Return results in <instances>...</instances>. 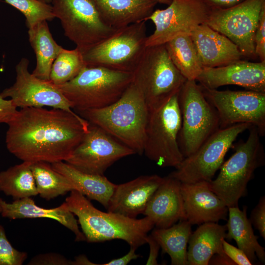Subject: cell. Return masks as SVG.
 I'll return each mask as SVG.
<instances>
[{
    "instance_id": "277c9868",
    "label": "cell",
    "mask_w": 265,
    "mask_h": 265,
    "mask_svg": "<svg viewBox=\"0 0 265 265\" xmlns=\"http://www.w3.org/2000/svg\"><path fill=\"white\" fill-rule=\"evenodd\" d=\"M133 80V73L85 66L70 81L57 85L78 111L99 108L117 101Z\"/></svg>"
},
{
    "instance_id": "5b68a950",
    "label": "cell",
    "mask_w": 265,
    "mask_h": 265,
    "mask_svg": "<svg viewBox=\"0 0 265 265\" xmlns=\"http://www.w3.org/2000/svg\"><path fill=\"white\" fill-rule=\"evenodd\" d=\"M246 140L238 144L235 152L220 167L216 179L209 182L211 189L228 208L238 206L247 193V185L256 169L265 164V153L256 127L249 129Z\"/></svg>"
},
{
    "instance_id": "603a6c76",
    "label": "cell",
    "mask_w": 265,
    "mask_h": 265,
    "mask_svg": "<svg viewBox=\"0 0 265 265\" xmlns=\"http://www.w3.org/2000/svg\"><path fill=\"white\" fill-rule=\"evenodd\" d=\"M105 22L115 29L145 21L157 0H93Z\"/></svg>"
},
{
    "instance_id": "4dcf8cb0",
    "label": "cell",
    "mask_w": 265,
    "mask_h": 265,
    "mask_svg": "<svg viewBox=\"0 0 265 265\" xmlns=\"http://www.w3.org/2000/svg\"><path fill=\"white\" fill-rule=\"evenodd\" d=\"M30 168L38 194L47 200L76 190L73 184L55 170L51 163L44 161L31 162Z\"/></svg>"
},
{
    "instance_id": "ee69618b",
    "label": "cell",
    "mask_w": 265,
    "mask_h": 265,
    "mask_svg": "<svg viewBox=\"0 0 265 265\" xmlns=\"http://www.w3.org/2000/svg\"><path fill=\"white\" fill-rule=\"evenodd\" d=\"M98 265L90 262L85 255H80L75 258L73 261V265Z\"/></svg>"
},
{
    "instance_id": "7c38bea8",
    "label": "cell",
    "mask_w": 265,
    "mask_h": 265,
    "mask_svg": "<svg viewBox=\"0 0 265 265\" xmlns=\"http://www.w3.org/2000/svg\"><path fill=\"white\" fill-rule=\"evenodd\" d=\"M201 87L205 96L217 112L220 129L248 123L257 128L261 136L265 135V93Z\"/></svg>"
},
{
    "instance_id": "4316f807",
    "label": "cell",
    "mask_w": 265,
    "mask_h": 265,
    "mask_svg": "<svg viewBox=\"0 0 265 265\" xmlns=\"http://www.w3.org/2000/svg\"><path fill=\"white\" fill-rule=\"evenodd\" d=\"M28 34L36 58L32 74L39 79L50 80L53 62L63 48L53 39L47 21L39 22L29 28Z\"/></svg>"
},
{
    "instance_id": "9c48e42d",
    "label": "cell",
    "mask_w": 265,
    "mask_h": 265,
    "mask_svg": "<svg viewBox=\"0 0 265 265\" xmlns=\"http://www.w3.org/2000/svg\"><path fill=\"white\" fill-rule=\"evenodd\" d=\"M179 93L159 107L149 111L145 131L143 153L162 167H177L184 157L178 136L182 117Z\"/></svg>"
},
{
    "instance_id": "d4e9b609",
    "label": "cell",
    "mask_w": 265,
    "mask_h": 265,
    "mask_svg": "<svg viewBox=\"0 0 265 265\" xmlns=\"http://www.w3.org/2000/svg\"><path fill=\"white\" fill-rule=\"evenodd\" d=\"M53 168L67 178L78 191L87 198L95 200L107 209L117 185L104 175L82 172L65 161L51 163Z\"/></svg>"
},
{
    "instance_id": "6da1fadb",
    "label": "cell",
    "mask_w": 265,
    "mask_h": 265,
    "mask_svg": "<svg viewBox=\"0 0 265 265\" xmlns=\"http://www.w3.org/2000/svg\"><path fill=\"white\" fill-rule=\"evenodd\" d=\"M5 144L23 161H65L87 131L89 123L76 113L53 108L18 110L8 124Z\"/></svg>"
},
{
    "instance_id": "3957f363",
    "label": "cell",
    "mask_w": 265,
    "mask_h": 265,
    "mask_svg": "<svg viewBox=\"0 0 265 265\" xmlns=\"http://www.w3.org/2000/svg\"><path fill=\"white\" fill-rule=\"evenodd\" d=\"M65 202L68 209L78 217L88 242L121 239L130 247L137 249L147 243L148 233L155 226L147 216L136 219L101 211L86 197L76 190L71 191Z\"/></svg>"
},
{
    "instance_id": "83f0119b",
    "label": "cell",
    "mask_w": 265,
    "mask_h": 265,
    "mask_svg": "<svg viewBox=\"0 0 265 265\" xmlns=\"http://www.w3.org/2000/svg\"><path fill=\"white\" fill-rule=\"evenodd\" d=\"M191 233V224L186 220H182L168 228H156L151 235L159 243L162 253L169 255L172 265H188L187 246Z\"/></svg>"
},
{
    "instance_id": "ab89813d",
    "label": "cell",
    "mask_w": 265,
    "mask_h": 265,
    "mask_svg": "<svg viewBox=\"0 0 265 265\" xmlns=\"http://www.w3.org/2000/svg\"><path fill=\"white\" fill-rule=\"evenodd\" d=\"M146 241L149 245L150 253L146 264L147 265H158L157 258L160 248L159 245L151 235H148Z\"/></svg>"
},
{
    "instance_id": "ba28073f",
    "label": "cell",
    "mask_w": 265,
    "mask_h": 265,
    "mask_svg": "<svg viewBox=\"0 0 265 265\" xmlns=\"http://www.w3.org/2000/svg\"><path fill=\"white\" fill-rule=\"evenodd\" d=\"M146 22L118 29L109 37L81 52L85 65L132 73L147 47Z\"/></svg>"
},
{
    "instance_id": "44dd1931",
    "label": "cell",
    "mask_w": 265,
    "mask_h": 265,
    "mask_svg": "<svg viewBox=\"0 0 265 265\" xmlns=\"http://www.w3.org/2000/svg\"><path fill=\"white\" fill-rule=\"evenodd\" d=\"M190 36L203 67L225 66L243 57L236 44L206 24L197 26Z\"/></svg>"
},
{
    "instance_id": "d6986e66",
    "label": "cell",
    "mask_w": 265,
    "mask_h": 265,
    "mask_svg": "<svg viewBox=\"0 0 265 265\" xmlns=\"http://www.w3.org/2000/svg\"><path fill=\"white\" fill-rule=\"evenodd\" d=\"M164 178L157 175L141 176L117 185L109 200L107 212L135 218L138 215L143 214Z\"/></svg>"
},
{
    "instance_id": "ac0fdd59",
    "label": "cell",
    "mask_w": 265,
    "mask_h": 265,
    "mask_svg": "<svg viewBox=\"0 0 265 265\" xmlns=\"http://www.w3.org/2000/svg\"><path fill=\"white\" fill-rule=\"evenodd\" d=\"M186 219L191 225L227 220L228 208L211 189L209 182L181 183Z\"/></svg>"
},
{
    "instance_id": "30bf717a",
    "label": "cell",
    "mask_w": 265,
    "mask_h": 265,
    "mask_svg": "<svg viewBox=\"0 0 265 265\" xmlns=\"http://www.w3.org/2000/svg\"><path fill=\"white\" fill-rule=\"evenodd\" d=\"M55 18L64 35L82 52L112 34L116 30L102 18L93 0H52Z\"/></svg>"
},
{
    "instance_id": "4fadbf2b",
    "label": "cell",
    "mask_w": 265,
    "mask_h": 265,
    "mask_svg": "<svg viewBox=\"0 0 265 265\" xmlns=\"http://www.w3.org/2000/svg\"><path fill=\"white\" fill-rule=\"evenodd\" d=\"M211 8L201 0H172L164 9L154 10L146 19L154 24L147 36L146 47L165 44L183 35H190L198 26L206 24Z\"/></svg>"
},
{
    "instance_id": "e0dca14e",
    "label": "cell",
    "mask_w": 265,
    "mask_h": 265,
    "mask_svg": "<svg viewBox=\"0 0 265 265\" xmlns=\"http://www.w3.org/2000/svg\"><path fill=\"white\" fill-rule=\"evenodd\" d=\"M196 81L209 89L235 85L265 93V61L253 62L241 59L223 66L203 67Z\"/></svg>"
},
{
    "instance_id": "bcb514c9",
    "label": "cell",
    "mask_w": 265,
    "mask_h": 265,
    "mask_svg": "<svg viewBox=\"0 0 265 265\" xmlns=\"http://www.w3.org/2000/svg\"><path fill=\"white\" fill-rule=\"evenodd\" d=\"M45 3L50 4L52 2V0H39Z\"/></svg>"
},
{
    "instance_id": "9a60e30c",
    "label": "cell",
    "mask_w": 265,
    "mask_h": 265,
    "mask_svg": "<svg viewBox=\"0 0 265 265\" xmlns=\"http://www.w3.org/2000/svg\"><path fill=\"white\" fill-rule=\"evenodd\" d=\"M134 154L104 130L89 123L87 131L65 162L82 172L104 175L115 162Z\"/></svg>"
},
{
    "instance_id": "b9f144b4",
    "label": "cell",
    "mask_w": 265,
    "mask_h": 265,
    "mask_svg": "<svg viewBox=\"0 0 265 265\" xmlns=\"http://www.w3.org/2000/svg\"><path fill=\"white\" fill-rule=\"evenodd\" d=\"M136 248L131 247L129 252L123 256L113 259L109 262L103 264V265H126L132 260L137 259L140 255L135 253Z\"/></svg>"
},
{
    "instance_id": "8992f818",
    "label": "cell",
    "mask_w": 265,
    "mask_h": 265,
    "mask_svg": "<svg viewBox=\"0 0 265 265\" xmlns=\"http://www.w3.org/2000/svg\"><path fill=\"white\" fill-rule=\"evenodd\" d=\"M133 73L149 111L179 92L186 81L172 62L164 44L147 47Z\"/></svg>"
},
{
    "instance_id": "ffe728a7",
    "label": "cell",
    "mask_w": 265,
    "mask_h": 265,
    "mask_svg": "<svg viewBox=\"0 0 265 265\" xmlns=\"http://www.w3.org/2000/svg\"><path fill=\"white\" fill-rule=\"evenodd\" d=\"M181 184L174 178L164 177L148 203L143 214L156 228H168L180 220H186Z\"/></svg>"
},
{
    "instance_id": "74e56055",
    "label": "cell",
    "mask_w": 265,
    "mask_h": 265,
    "mask_svg": "<svg viewBox=\"0 0 265 265\" xmlns=\"http://www.w3.org/2000/svg\"><path fill=\"white\" fill-rule=\"evenodd\" d=\"M222 246L226 255L234 262L236 265H253L243 251L230 244L225 239L223 240Z\"/></svg>"
},
{
    "instance_id": "d6a6232c",
    "label": "cell",
    "mask_w": 265,
    "mask_h": 265,
    "mask_svg": "<svg viewBox=\"0 0 265 265\" xmlns=\"http://www.w3.org/2000/svg\"><path fill=\"white\" fill-rule=\"evenodd\" d=\"M19 10L25 17L28 28L42 21H51L55 17L52 5L39 0H4Z\"/></svg>"
},
{
    "instance_id": "7a4b0ae2",
    "label": "cell",
    "mask_w": 265,
    "mask_h": 265,
    "mask_svg": "<svg viewBox=\"0 0 265 265\" xmlns=\"http://www.w3.org/2000/svg\"><path fill=\"white\" fill-rule=\"evenodd\" d=\"M79 112L81 117L104 130L135 154H143L149 110L141 91L133 81L113 104Z\"/></svg>"
},
{
    "instance_id": "f35d334b",
    "label": "cell",
    "mask_w": 265,
    "mask_h": 265,
    "mask_svg": "<svg viewBox=\"0 0 265 265\" xmlns=\"http://www.w3.org/2000/svg\"><path fill=\"white\" fill-rule=\"evenodd\" d=\"M18 110L10 99L0 95V124H8L16 116Z\"/></svg>"
},
{
    "instance_id": "1f68e13d",
    "label": "cell",
    "mask_w": 265,
    "mask_h": 265,
    "mask_svg": "<svg viewBox=\"0 0 265 265\" xmlns=\"http://www.w3.org/2000/svg\"><path fill=\"white\" fill-rule=\"evenodd\" d=\"M85 66L80 50L63 48L53 62L50 81L56 85L63 84L75 78Z\"/></svg>"
},
{
    "instance_id": "8d00e7d4",
    "label": "cell",
    "mask_w": 265,
    "mask_h": 265,
    "mask_svg": "<svg viewBox=\"0 0 265 265\" xmlns=\"http://www.w3.org/2000/svg\"><path fill=\"white\" fill-rule=\"evenodd\" d=\"M249 221L265 239V197L262 196L256 207L252 211Z\"/></svg>"
},
{
    "instance_id": "f546056e",
    "label": "cell",
    "mask_w": 265,
    "mask_h": 265,
    "mask_svg": "<svg viewBox=\"0 0 265 265\" xmlns=\"http://www.w3.org/2000/svg\"><path fill=\"white\" fill-rule=\"evenodd\" d=\"M30 164L23 161L0 172V191L15 200L38 195Z\"/></svg>"
},
{
    "instance_id": "60d3db41",
    "label": "cell",
    "mask_w": 265,
    "mask_h": 265,
    "mask_svg": "<svg viewBox=\"0 0 265 265\" xmlns=\"http://www.w3.org/2000/svg\"><path fill=\"white\" fill-rule=\"evenodd\" d=\"M211 9H225L237 5L245 0H201Z\"/></svg>"
},
{
    "instance_id": "836d02e7",
    "label": "cell",
    "mask_w": 265,
    "mask_h": 265,
    "mask_svg": "<svg viewBox=\"0 0 265 265\" xmlns=\"http://www.w3.org/2000/svg\"><path fill=\"white\" fill-rule=\"evenodd\" d=\"M27 257L26 252L18 251L12 246L3 227L0 225V265H22Z\"/></svg>"
},
{
    "instance_id": "e575fe53",
    "label": "cell",
    "mask_w": 265,
    "mask_h": 265,
    "mask_svg": "<svg viewBox=\"0 0 265 265\" xmlns=\"http://www.w3.org/2000/svg\"><path fill=\"white\" fill-rule=\"evenodd\" d=\"M254 42L255 53L260 61H265V2L263 4L259 15L258 25L255 32Z\"/></svg>"
},
{
    "instance_id": "7bdbcfd3",
    "label": "cell",
    "mask_w": 265,
    "mask_h": 265,
    "mask_svg": "<svg viewBox=\"0 0 265 265\" xmlns=\"http://www.w3.org/2000/svg\"><path fill=\"white\" fill-rule=\"evenodd\" d=\"M209 265H236L234 262L226 255H213L210 260Z\"/></svg>"
},
{
    "instance_id": "f1b7e54d",
    "label": "cell",
    "mask_w": 265,
    "mask_h": 265,
    "mask_svg": "<svg viewBox=\"0 0 265 265\" xmlns=\"http://www.w3.org/2000/svg\"><path fill=\"white\" fill-rule=\"evenodd\" d=\"M176 68L188 80H197L203 66L190 35L178 36L165 44Z\"/></svg>"
},
{
    "instance_id": "d590c367",
    "label": "cell",
    "mask_w": 265,
    "mask_h": 265,
    "mask_svg": "<svg viewBox=\"0 0 265 265\" xmlns=\"http://www.w3.org/2000/svg\"><path fill=\"white\" fill-rule=\"evenodd\" d=\"M73 261L56 253L37 255L28 263L29 265H73Z\"/></svg>"
},
{
    "instance_id": "484cf974",
    "label": "cell",
    "mask_w": 265,
    "mask_h": 265,
    "mask_svg": "<svg viewBox=\"0 0 265 265\" xmlns=\"http://www.w3.org/2000/svg\"><path fill=\"white\" fill-rule=\"evenodd\" d=\"M246 212V206L243 207L242 210L238 206L228 208L225 239L235 240L238 248L245 253L253 264L257 258L265 263V248L258 242V237L254 233Z\"/></svg>"
},
{
    "instance_id": "5bb4252c",
    "label": "cell",
    "mask_w": 265,
    "mask_h": 265,
    "mask_svg": "<svg viewBox=\"0 0 265 265\" xmlns=\"http://www.w3.org/2000/svg\"><path fill=\"white\" fill-rule=\"evenodd\" d=\"M265 2V0H245L227 8L211 9L206 24L228 38L243 56H256L254 38Z\"/></svg>"
},
{
    "instance_id": "cb8c5ba5",
    "label": "cell",
    "mask_w": 265,
    "mask_h": 265,
    "mask_svg": "<svg viewBox=\"0 0 265 265\" xmlns=\"http://www.w3.org/2000/svg\"><path fill=\"white\" fill-rule=\"evenodd\" d=\"M226 225L217 222H207L200 224L191 233L187 250L188 265H208L214 254L225 255L222 242L225 239Z\"/></svg>"
},
{
    "instance_id": "52a82bcc",
    "label": "cell",
    "mask_w": 265,
    "mask_h": 265,
    "mask_svg": "<svg viewBox=\"0 0 265 265\" xmlns=\"http://www.w3.org/2000/svg\"><path fill=\"white\" fill-rule=\"evenodd\" d=\"M178 100L182 117L178 142L185 158L195 153L219 129L220 124L216 109L196 80H186Z\"/></svg>"
},
{
    "instance_id": "f6af8a7d",
    "label": "cell",
    "mask_w": 265,
    "mask_h": 265,
    "mask_svg": "<svg viewBox=\"0 0 265 265\" xmlns=\"http://www.w3.org/2000/svg\"><path fill=\"white\" fill-rule=\"evenodd\" d=\"M158 3L169 5L172 0H157Z\"/></svg>"
},
{
    "instance_id": "7402d4cb",
    "label": "cell",
    "mask_w": 265,
    "mask_h": 265,
    "mask_svg": "<svg viewBox=\"0 0 265 265\" xmlns=\"http://www.w3.org/2000/svg\"><path fill=\"white\" fill-rule=\"evenodd\" d=\"M2 217L10 219L26 218H48L58 221L71 230L75 235V240H86L85 237L79 227L78 221L68 208L65 202L58 207L45 209L36 205L33 199L26 197L7 203L0 198Z\"/></svg>"
},
{
    "instance_id": "8fae6325",
    "label": "cell",
    "mask_w": 265,
    "mask_h": 265,
    "mask_svg": "<svg viewBox=\"0 0 265 265\" xmlns=\"http://www.w3.org/2000/svg\"><path fill=\"white\" fill-rule=\"evenodd\" d=\"M252 126L239 123L218 129L168 176L183 183L211 182L238 135Z\"/></svg>"
},
{
    "instance_id": "2e32d148",
    "label": "cell",
    "mask_w": 265,
    "mask_h": 265,
    "mask_svg": "<svg viewBox=\"0 0 265 265\" xmlns=\"http://www.w3.org/2000/svg\"><path fill=\"white\" fill-rule=\"evenodd\" d=\"M29 61L22 58L16 66V80L0 95L10 98L18 108L49 106L75 113L59 87L50 80L39 79L28 70Z\"/></svg>"
},
{
    "instance_id": "7dc6e473",
    "label": "cell",
    "mask_w": 265,
    "mask_h": 265,
    "mask_svg": "<svg viewBox=\"0 0 265 265\" xmlns=\"http://www.w3.org/2000/svg\"><path fill=\"white\" fill-rule=\"evenodd\" d=\"M1 207L0 204V213H1Z\"/></svg>"
}]
</instances>
